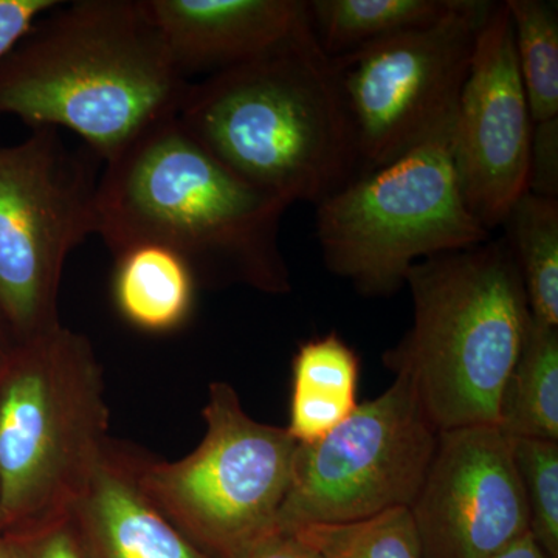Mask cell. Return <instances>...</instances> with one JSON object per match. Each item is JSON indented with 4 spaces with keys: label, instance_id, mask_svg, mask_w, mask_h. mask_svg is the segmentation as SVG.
Segmentation results:
<instances>
[{
    "label": "cell",
    "instance_id": "obj_2",
    "mask_svg": "<svg viewBox=\"0 0 558 558\" xmlns=\"http://www.w3.org/2000/svg\"><path fill=\"white\" fill-rule=\"evenodd\" d=\"M178 119L231 172L315 207L363 171L332 58L307 20L267 53L193 83Z\"/></svg>",
    "mask_w": 558,
    "mask_h": 558
},
{
    "label": "cell",
    "instance_id": "obj_20",
    "mask_svg": "<svg viewBox=\"0 0 558 558\" xmlns=\"http://www.w3.org/2000/svg\"><path fill=\"white\" fill-rule=\"evenodd\" d=\"M534 124L558 119V13L545 0H505Z\"/></svg>",
    "mask_w": 558,
    "mask_h": 558
},
{
    "label": "cell",
    "instance_id": "obj_25",
    "mask_svg": "<svg viewBox=\"0 0 558 558\" xmlns=\"http://www.w3.org/2000/svg\"><path fill=\"white\" fill-rule=\"evenodd\" d=\"M60 3L58 0H0V61L44 14L57 9Z\"/></svg>",
    "mask_w": 558,
    "mask_h": 558
},
{
    "label": "cell",
    "instance_id": "obj_15",
    "mask_svg": "<svg viewBox=\"0 0 558 558\" xmlns=\"http://www.w3.org/2000/svg\"><path fill=\"white\" fill-rule=\"evenodd\" d=\"M360 360L339 333L303 341L292 360L288 432L299 444L325 438L357 409Z\"/></svg>",
    "mask_w": 558,
    "mask_h": 558
},
{
    "label": "cell",
    "instance_id": "obj_21",
    "mask_svg": "<svg viewBox=\"0 0 558 558\" xmlns=\"http://www.w3.org/2000/svg\"><path fill=\"white\" fill-rule=\"evenodd\" d=\"M319 558H422L409 508L343 524L296 529Z\"/></svg>",
    "mask_w": 558,
    "mask_h": 558
},
{
    "label": "cell",
    "instance_id": "obj_19",
    "mask_svg": "<svg viewBox=\"0 0 558 558\" xmlns=\"http://www.w3.org/2000/svg\"><path fill=\"white\" fill-rule=\"evenodd\" d=\"M532 318L558 328V201L526 191L501 223Z\"/></svg>",
    "mask_w": 558,
    "mask_h": 558
},
{
    "label": "cell",
    "instance_id": "obj_26",
    "mask_svg": "<svg viewBox=\"0 0 558 558\" xmlns=\"http://www.w3.org/2000/svg\"><path fill=\"white\" fill-rule=\"evenodd\" d=\"M234 558H319L295 532L275 531Z\"/></svg>",
    "mask_w": 558,
    "mask_h": 558
},
{
    "label": "cell",
    "instance_id": "obj_28",
    "mask_svg": "<svg viewBox=\"0 0 558 558\" xmlns=\"http://www.w3.org/2000/svg\"><path fill=\"white\" fill-rule=\"evenodd\" d=\"M9 337L11 339L17 340L16 336H14L13 329H11L9 319L5 318L3 312L0 311V368H2L3 363L7 362V359L10 357L13 349L17 347V343H9Z\"/></svg>",
    "mask_w": 558,
    "mask_h": 558
},
{
    "label": "cell",
    "instance_id": "obj_23",
    "mask_svg": "<svg viewBox=\"0 0 558 558\" xmlns=\"http://www.w3.org/2000/svg\"><path fill=\"white\" fill-rule=\"evenodd\" d=\"M527 191L558 201V119L534 124Z\"/></svg>",
    "mask_w": 558,
    "mask_h": 558
},
{
    "label": "cell",
    "instance_id": "obj_12",
    "mask_svg": "<svg viewBox=\"0 0 558 558\" xmlns=\"http://www.w3.org/2000/svg\"><path fill=\"white\" fill-rule=\"evenodd\" d=\"M531 109L506 2H494L476 39L453 123V159L465 204L488 231L527 191Z\"/></svg>",
    "mask_w": 558,
    "mask_h": 558
},
{
    "label": "cell",
    "instance_id": "obj_4",
    "mask_svg": "<svg viewBox=\"0 0 558 558\" xmlns=\"http://www.w3.org/2000/svg\"><path fill=\"white\" fill-rule=\"evenodd\" d=\"M413 325L384 354L409 379L438 432L498 425L502 388L529 325L526 290L508 242L442 253L405 277Z\"/></svg>",
    "mask_w": 558,
    "mask_h": 558
},
{
    "label": "cell",
    "instance_id": "obj_11",
    "mask_svg": "<svg viewBox=\"0 0 558 558\" xmlns=\"http://www.w3.org/2000/svg\"><path fill=\"white\" fill-rule=\"evenodd\" d=\"M422 558H495L529 534L513 439L497 425L439 432L409 508Z\"/></svg>",
    "mask_w": 558,
    "mask_h": 558
},
{
    "label": "cell",
    "instance_id": "obj_10",
    "mask_svg": "<svg viewBox=\"0 0 558 558\" xmlns=\"http://www.w3.org/2000/svg\"><path fill=\"white\" fill-rule=\"evenodd\" d=\"M492 7L454 0L433 24L332 58L363 171L395 160L454 116Z\"/></svg>",
    "mask_w": 558,
    "mask_h": 558
},
{
    "label": "cell",
    "instance_id": "obj_29",
    "mask_svg": "<svg viewBox=\"0 0 558 558\" xmlns=\"http://www.w3.org/2000/svg\"><path fill=\"white\" fill-rule=\"evenodd\" d=\"M0 558H14L13 553H11L9 543H7L3 538H0Z\"/></svg>",
    "mask_w": 558,
    "mask_h": 558
},
{
    "label": "cell",
    "instance_id": "obj_27",
    "mask_svg": "<svg viewBox=\"0 0 558 558\" xmlns=\"http://www.w3.org/2000/svg\"><path fill=\"white\" fill-rule=\"evenodd\" d=\"M495 558H549L539 549L535 539L532 538L531 532L520 538L519 542L513 543L508 549L502 550L499 556Z\"/></svg>",
    "mask_w": 558,
    "mask_h": 558
},
{
    "label": "cell",
    "instance_id": "obj_24",
    "mask_svg": "<svg viewBox=\"0 0 558 558\" xmlns=\"http://www.w3.org/2000/svg\"><path fill=\"white\" fill-rule=\"evenodd\" d=\"M5 542L14 558H86L70 519Z\"/></svg>",
    "mask_w": 558,
    "mask_h": 558
},
{
    "label": "cell",
    "instance_id": "obj_16",
    "mask_svg": "<svg viewBox=\"0 0 558 558\" xmlns=\"http://www.w3.org/2000/svg\"><path fill=\"white\" fill-rule=\"evenodd\" d=\"M197 282L185 260L161 245H135L116 256L113 300L146 332H170L189 319Z\"/></svg>",
    "mask_w": 558,
    "mask_h": 558
},
{
    "label": "cell",
    "instance_id": "obj_7",
    "mask_svg": "<svg viewBox=\"0 0 558 558\" xmlns=\"http://www.w3.org/2000/svg\"><path fill=\"white\" fill-rule=\"evenodd\" d=\"M204 439L180 461L135 454L145 494L204 553L234 558L278 531L299 442L260 424L227 381H213Z\"/></svg>",
    "mask_w": 558,
    "mask_h": 558
},
{
    "label": "cell",
    "instance_id": "obj_9",
    "mask_svg": "<svg viewBox=\"0 0 558 558\" xmlns=\"http://www.w3.org/2000/svg\"><path fill=\"white\" fill-rule=\"evenodd\" d=\"M438 429L407 377L325 438L299 444L278 531L343 524L410 508L435 454Z\"/></svg>",
    "mask_w": 558,
    "mask_h": 558
},
{
    "label": "cell",
    "instance_id": "obj_1",
    "mask_svg": "<svg viewBox=\"0 0 558 558\" xmlns=\"http://www.w3.org/2000/svg\"><path fill=\"white\" fill-rule=\"evenodd\" d=\"M289 207L238 178L172 116L105 161L95 234L113 258L135 245L170 248L197 286L284 295L292 282L279 234Z\"/></svg>",
    "mask_w": 558,
    "mask_h": 558
},
{
    "label": "cell",
    "instance_id": "obj_6",
    "mask_svg": "<svg viewBox=\"0 0 558 558\" xmlns=\"http://www.w3.org/2000/svg\"><path fill=\"white\" fill-rule=\"evenodd\" d=\"M453 123L454 116L317 205L315 229L326 267L363 295H391L414 264L490 240L462 194Z\"/></svg>",
    "mask_w": 558,
    "mask_h": 558
},
{
    "label": "cell",
    "instance_id": "obj_5",
    "mask_svg": "<svg viewBox=\"0 0 558 558\" xmlns=\"http://www.w3.org/2000/svg\"><path fill=\"white\" fill-rule=\"evenodd\" d=\"M102 368L64 326L21 341L0 368V538L70 519L108 447Z\"/></svg>",
    "mask_w": 558,
    "mask_h": 558
},
{
    "label": "cell",
    "instance_id": "obj_18",
    "mask_svg": "<svg viewBox=\"0 0 558 558\" xmlns=\"http://www.w3.org/2000/svg\"><path fill=\"white\" fill-rule=\"evenodd\" d=\"M454 0H312V31L330 58L440 20Z\"/></svg>",
    "mask_w": 558,
    "mask_h": 558
},
{
    "label": "cell",
    "instance_id": "obj_14",
    "mask_svg": "<svg viewBox=\"0 0 558 558\" xmlns=\"http://www.w3.org/2000/svg\"><path fill=\"white\" fill-rule=\"evenodd\" d=\"M70 520L86 558H213L145 494L135 454L110 442Z\"/></svg>",
    "mask_w": 558,
    "mask_h": 558
},
{
    "label": "cell",
    "instance_id": "obj_8",
    "mask_svg": "<svg viewBox=\"0 0 558 558\" xmlns=\"http://www.w3.org/2000/svg\"><path fill=\"white\" fill-rule=\"evenodd\" d=\"M101 163L86 145L70 149L54 128L0 146V311L20 343L61 325L62 270L95 234Z\"/></svg>",
    "mask_w": 558,
    "mask_h": 558
},
{
    "label": "cell",
    "instance_id": "obj_13",
    "mask_svg": "<svg viewBox=\"0 0 558 558\" xmlns=\"http://www.w3.org/2000/svg\"><path fill=\"white\" fill-rule=\"evenodd\" d=\"M180 75H215L284 43L310 20L303 0H145Z\"/></svg>",
    "mask_w": 558,
    "mask_h": 558
},
{
    "label": "cell",
    "instance_id": "obj_17",
    "mask_svg": "<svg viewBox=\"0 0 558 558\" xmlns=\"http://www.w3.org/2000/svg\"><path fill=\"white\" fill-rule=\"evenodd\" d=\"M510 438L558 442V328L532 318L498 407V425Z\"/></svg>",
    "mask_w": 558,
    "mask_h": 558
},
{
    "label": "cell",
    "instance_id": "obj_22",
    "mask_svg": "<svg viewBox=\"0 0 558 558\" xmlns=\"http://www.w3.org/2000/svg\"><path fill=\"white\" fill-rule=\"evenodd\" d=\"M512 439L529 510V532L546 556L558 558V442Z\"/></svg>",
    "mask_w": 558,
    "mask_h": 558
},
{
    "label": "cell",
    "instance_id": "obj_3",
    "mask_svg": "<svg viewBox=\"0 0 558 558\" xmlns=\"http://www.w3.org/2000/svg\"><path fill=\"white\" fill-rule=\"evenodd\" d=\"M44 14L0 61V113L65 128L102 161L178 116L180 75L145 0H78Z\"/></svg>",
    "mask_w": 558,
    "mask_h": 558
}]
</instances>
